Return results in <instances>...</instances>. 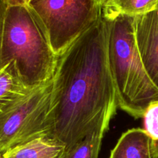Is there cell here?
Instances as JSON below:
<instances>
[{"instance_id": "cell-1", "label": "cell", "mask_w": 158, "mask_h": 158, "mask_svg": "<svg viewBox=\"0 0 158 158\" xmlns=\"http://www.w3.org/2000/svg\"><path fill=\"white\" fill-rule=\"evenodd\" d=\"M117 94L100 18L57 56L52 77L50 135L70 148L115 114Z\"/></svg>"}, {"instance_id": "cell-2", "label": "cell", "mask_w": 158, "mask_h": 158, "mask_svg": "<svg viewBox=\"0 0 158 158\" xmlns=\"http://www.w3.org/2000/svg\"><path fill=\"white\" fill-rule=\"evenodd\" d=\"M102 15L106 23L108 63L118 106L135 118L143 117L148 106L158 101V89L150 80L137 49L135 17Z\"/></svg>"}, {"instance_id": "cell-3", "label": "cell", "mask_w": 158, "mask_h": 158, "mask_svg": "<svg viewBox=\"0 0 158 158\" xmlns=\"http://www.w3.org/2000/svg\"><path fill=\"white\" fill-rule=\"evenodd\" d=\"M15 62L22 80L30 88L53 77L57 56L46 31L28 5H9L6 9L0 49V66Z\"/></svg>"}, {"instance_id": "cell-4", "label": "cell", "mask_w": 158, "mask_h": 158, "mask_svg": "<svg viewBox=\"0 0 158 158\" xmlns=\"http://www.w3.org/2000/svg\"><path fill=\"white\" fill-rule=\"evenodd\" d=\"M52 78L0 107V156L35 137L50 135Z\"/></svg>"}, {"instance_id": "cell-5", "label": "cell", "mask_w": 158, "mask_h": 158, "mask_svg": "<svg viewBox=\"0 0 158 158\" xmlns=\"http://www.w3.org/2000/svg\"><path fill=\"white\" fill-rule=\"evenodd\" d=\"M28 6L57 56L100 18L102 8L97 0H30Z\"/></svg>"}, {"instance_id": "cell-6", "label": "cell", "mask_w": 158, "mask_h": 158, "mask_svg": "<svg viewBox=\"0 0 158 158\" xmlns=\"http://www.w3.org/2000/svg\"><path fill=\"white\" fill-rule=\"evenodd\" d=\"M135 37L144 69L158 89V9L135 17Z\"/></svg>"}, {"instance_id": "cell-7", "label": "cell", "mask_w": 158, "mask_h": 158, "mask_svg": "<svg viewBox=\"0 0 158 158\" xmlns=\"http://www.w3.org/2000/svg\"><path fill=\"white\" fill-rule=\"evenodd\" d=\"M65 150L64 143L46 134L9 150L0 158H61Z\"/></svg>"}, {"instance_id": "cell-8", "label": "cell", "mask_w": 158, "mask_h": 158, "mask_svg": "<svg viewBox=\"0 0 158 158\" xmlns=\"http://www.w3.org/2000/svg\"><path fill=\"white\" fill-rule=\"evenodd\" d=\"M110 158H153L151 140L143 129H131L123 133Z\"/></svg>"}, {"instance_id": "cell-9", "label": "cell", "mask_w": 158, "mask_h": 158, "mask_svg": "<svg viewBox=\"0 0 158 158\" xmlns=\"http://www.w3.org/2000/svg\"><path fill=\"white\" fill-rule=\"evenodd\" d=\"M34 88L25 84L15 62L10 61L0 66V107L28 95Z\"/></svg>"}, {"instance_id": "cell-10", "label": "cell", "mask_w": 158, "mask_h": 158, "mask_svg": "<svg viewBox=\"0 0 158 158\" xmlns=\"http://www.w3.org/2000/svg\"><path fill=\"white\" fill-rule=\"evenodd\" d=\"M110 123L103 122L88 135L65 150L61 158H98L103 140Z\"/></svg>"}, {"instance_id": "cell-11", "label": "cell", "mask_w": 158, "mask_h": 158, "mask_svg": "<svg viewBox=\"0 0 158 158\" xmlns=\"http://www.w3.org/2000/svg\"><path fill=\"white\" fill-rule=\"evenodd\" d=\"M158 9V0H106L101 8L104 15L136 17Z\"/></svg>"}, {"instance_id": "cell-12", "label": "cell", "mask_w": 158, "mask_h": 158, "mask_svg": "<svg viewBox=\"0 0 158 158\" xmlns=\"http://www.w3.org/2000/svg\"><path fill=\"white\" fill-rule=\"evenodd\" d=\"M144 131L151 140L153 154L158 153V101L151 103L143 116Z\"/></svg>"}, {"instance_id": "cell-13", "label": "cell", "mask_w": 158, "mask_h": 158, "mask_svg": "<svg viewBox=\"0 0 158 158\" xmlns=\"http://www.w3.org/2000/svg\"><path fill=\"white\" fill-rule=\"evenodd\" d=\"M7 4L4 0H0V49H1L2 37L3 26H4L5 15H6V9H7Z\"/></svg>"}, {"instance_id": "cell-14", "label": "cell", "mask_w": 158, "mask_h": 158, "mask_svg": "<svg viewBox=\"0 0 158 158\" xmlns=\"http://www.w3.org/2000/svg\"><path fill=\"white\" fill-rule=\"evenodd\" d=\"M7 6L9 5H28L30 0H4Z\"/></svg>"}, {"instance_id": "cell-15", "label": "cell", "mask_w": 158, "mask_h": 158, "mask_svg": "<svg viewBox=\"0 0 158 158\" xmlns=\"http://www.w3.org/2000/svg\"><path fill=\"white\" fill-rule=\"evenodd\" d=\"M97 2H99V3H100V5H101V6H102V5H103V3H104V2H106V0H97Z\"/></svg>"}, {"instance_id": "cell-16", "label": "cell", "mask_w": 158, "mask_h": 158, "mask_svg": "<svg viewBox=\"0 0 158 158\" xmlns=\"http://www.w3.org/2000/svg\"><path fill=\"white\" fill-rule=\"evenodd\" d=\"M152 156H153V158H158V154H152Z\"/></svg>"}, {"instance_id": "cell-17", "label": "cell", "mask_w": 158, "mask_h": 158, "mask_svg": "<svg viewBox=\"0 0 158 158\" xmlns=\"http://www.w3.org/2000/svg\"></svg>"}]
</instances>
